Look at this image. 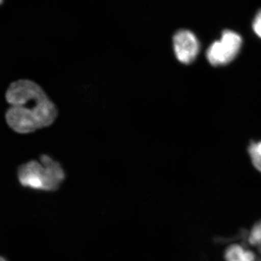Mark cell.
<instances>
[{"instance_id": "6", "label": "cell", "mask_w": 261, "mask_h": 261, "mask_svg": "<svg viewBox=\"0 0 261 261\" xmlns=\"http://www.w3.org/2000/svg\"><path fill=\"white\" fill-rule=\"evenodd\" d=\"M249 154L251 158L252 164L261 172V142L252 143L249 147Z\"/></svg>"}, {"instance_id": "4", "label": "cell", "mask_w": 261, "mask_h": 261, "mask_svg": "<svg viewBox=\"0 0 261 261\" xmlns=\"http://www.w3.org/2000/svg\"><path fill=\"white\" fill-rule=\"evenodd\" d=\"M173 47L176 59L182 64H191L200 51L198 39L193 33L186 29H181L175 33Z\"/></svg>"}, {"instance_id": "3", "label": "cell", "mask_w": 261, "mask_h": 261, "mask_svg": "<svg viewBox=\"0 0 261 261\" xmlns=\"http://www.w3.org/2000/svg\"><path fill=\"white\" fill-rule=\"evenodd\" d=\"M243 46V39L238 33L225 30L221 39L216 41L206 51V58L214 66L227 65L238 56Z\"/></svg>"}, {"instance_id": "1", "label": "cell", "mask_w": 261, "mask_h": 261, "mask_svg": "<svg viewBox=\"0 0 261 261\" xmlns=\"http://www.w3.org/2000/svg\"><path fill=\"white\" fill-rule=\"evenodd\" d=\"M11 107L6 121L19 134H30L51 126L58 118V110L44 89L30 80H19L10 84L6 92Z\"/></svg>"}, {"instance_id": "9", "label": "cell", "mask_w": 261, "mask_h": 261, "mask_svg": "<svg viewBox=\"0 0 261 261\" xmlns=\"http://www.w3.org/2000/svg\"><path fill=\"white\" fill-rule=\"evenodd\" d=\"M0 261H7L4 257L0 256Z\"/></svg>"}, {"instance_id": "8", "label": "cell", "mask_w": 261, "mask_h": 261, "mask_svg": "<svg viewBox=\"0 0 261 261\" xmlns=\"http://www.w3.org/2000/svg\"><path fill=\"white\" fill-rule=\"evenodd\" d=\"M252 29L257 37L261 39V10L257 12L255 18H254L253 23H252Z\"/></svg>"}, {"instance_id": "5", "label": "cell", "mask_w": 261, "mask_h": 261, "mask_svg": "<svg viewBox=\"0 0 261 261\" xmlns=\"http://www.w3.org/2000/svg\"><path fill=\"white\" fill-rule=\"evenodd\" d=\"M226 261H255L253 252L245 250L241 245H232L228 247L224 254Z\"/></svg>"}, {"instance_id": "7", "label": "cell", "mask_w": 261, "mask_h": 261, "mask_svg": "<svg viewBox=\"0 0 261 261\" xmlns=\"http://www.w3.org/2000/svg\"><path fill=\"white\" fill-rule=\"evenodd\" d=\"M249 242L253 246L257 247L261 253V221L252 227L249 236Z\"/></svg>"}, {"instance_id": "10", "label": "cell", "mask_w": 261, "mask_h": 261, "mask_svg": "<svg viewBox=\"0 0 261 261\" xmlns=\"http://www.w3.org/2000/svg\"><path fill=\"white\" fill-rule=\"evenodd\" d=\"M3 2H4V0H0V5H1L2 4H3Z\"/></svg>"}, {"instance_id": "2", "label": "cell", "mask_w": 261, "mask_h": 261, "mask_svg": "<svg viewBox=\"0 0 261 261\" xmlns=\"http://www.w3.org/2000/svg\"><path fill=\"white\" fill-rule=\"evenodd\" d=\"M18 177L22 186L46 192L56 191L65 178L61 163L47 154L39 161H31L18 168Z\"/></svg>"}]
</instances>
